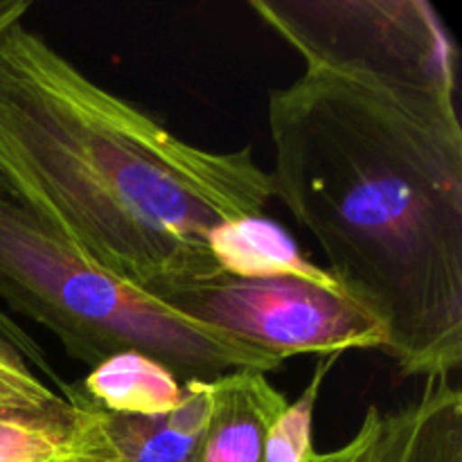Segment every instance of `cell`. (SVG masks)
Instances as JSON below:
<instances>
[{
    "label": "cell",
    "mask_w": 462,
    "mask_h": 462,
    "mask_svg": "<svg viewBox=\"0 0 462 462\" xmlns=\"http://www.w3.org/2000/svg\"><path fill=\"white\" fill-rule=\"evenodd\" d=\"M456 97L323 66L269 95L273 199L377 320L402 374L424 382L462 364Z\"/></svg>",
    "instance_id": "obj_1"
},
{
    "label": "cell",
    "mask_w": 462,
    "mask_h": 462,
    "mask_svg": "<svg viewBox=\"0 0 462 462\" xmlns=\"http://www.w3.org/2000/svg\"><path fill=\"white\" fill-rule=\"evenodd\" d=\"M0 188L72 251L153 298L221 275L208 235L273 199L251 147L179 138L25 21L0 34Z\"/></svg>",
    "instance_id": "obj_2"
},
{
    "label": "cell",
    "mask_w": 462,
    "mask_h": 462,
    "mask_svg": "<svg viewBox=\"0 0 462 462\" xmlns=\"http://www.w3.org/2000/svg\"><path fill=\"white\" fill-rule=\"evenodd\" d=\"M0 300L90 368L126 350L161 361L179 382H212L235 370L266 374L284 365L280 356L199 323L86 260L3 188Z\"/></svg>",
    "instance_id": "obj_3"
},
{
    "label": "cell",
    "mask_w": 462,
    "mask_h": 462,
    "mask_svg": "<svg viewBox=\"0 0 462 462\" xmlns=\"http://www.w3.org/2000/svg\"><path fill=\"white\" fill-rule=\"evenodd\" d=\"M305 66L458 95V57L436 9L422 0H251Z\"/></svg>",
    "instance_id": "obj_4"
},
{
    "label": "cell",
    "mask_w": 462,
    "mask_h": 462,
    "mask_svg": "<svg viewBox=\"0 0 462 462\" xmlns=\"http://www.w3.org/2000/svg\"><path fill=\"white\" fill-rule=\"evenodd\" d=\"M180 314L280 356L382 350L377 320L337 289L296 278L217 275L158 298Z\"/></svg>",
    "instance_id": "obj_5"
},
{
    "label": "cell",
    "mask_w": 462,
    "mask_h": 462,
    "mask_svg": "<svg viewBox=\"0 0 462 462\" xmlns=\"http://www.w3.org/2000/svg\"><path fill=\"white\" fill-rule=\"evenodd\" d=\"M0 462H116L104 415L34 373L0 341Z\"/></svg>",
    "instance_id": "obj_6"
},
{
    "label": "cell",
    "mask_w": 462,
    "mask_h": 462,
    "mask_svg": "<svg viewBox=\"0 0 462 462\" xmlns=\"http://www.w3.org/2000/svg\"><path fill=\"white\" fill-rule=\"evenodd\" d=\"M287 397L257 370H235L210 382V415L197 462H262L271 427Z\"/></svg>",
    "instance_id": "obj_7"
},
{
    "label": "cell",
    "mask_w": 462,
    "mask_h": 462,
    "mask_svg": "<svg viewBox=\"0 0 462 462\" xmlns=\"http://www.w3.org/2000/svg\"><path fill=\"white\" fill-rule=\"evenodd\" d=\"M208 248L224 275L244 280L296 278L323 289H337V280L307 260L291 235L264 215L226 221L208 235Z\"/></svg>",
    "instance_id": "obj_8"
},
{
    "label": "cell",
    "mask_w": 462,
    "mask_h": 462,
    "mask_svg": "<svg viewBox=\"0 0 462 462\" xmlns=\"http://www.w3.org/2000/svg\"><path fill=\"white\" fill-rule=\"evenodd\" d=\"M374 462H462V395L429 379L411 404L383 413Z\"/></svg>",
    "instance_id": "obj_9"
},
{
    "label": "cell",
    "mask_w": 462,
    "mask_h": 462,
    "mask_svg": "<svg viewBox=\"0 0 462 462\" xmlns=\"http://www.w3.org/2000/svg\"><path fill=\"white\" fill-rule=\"evenodd\" d=\"M102 415L116 462H197L210 415V382H185L183 404L167 415Z\"/></svg>",
    "instance_id": "obj_10"
},
{
    "label": "cell",
    "mask_w": 462,
    "mask_h": 462,
    "mask_svg": "<svg viewBox=\"0 0 462 462\" xmlns=\"http://www.w3.org/2000/svg\"><path fill=\"white\" fill-rule=\"evenodd\" d=\"M75 388L86 402L120 418H158L185 400V382L161 361L135 350L108 356Z\"/></svg>",
    "instance_id": "obj_11"
},
{
    "label": "cell",
    "mask_w": 462,
    "mask_h": 462,
    "mask_svg": "<svg viewBox=\"0 0 462 462\" xmlns=\"http://www.w3.org/2000/svg\"><path fill=\"white\" fill-rule=\"evenodd\" d=\"M338 356L341 355L325 356L316 373L311 374V382L307 383L302 395L287 404L278 422L271 427L262 462H310L314 458V433H311L314 431V411L325 377Z\"/></svg>",
    "instance_id": "obj_12"
},
{
    "label": "cell",
    "mask_w": 462,
    "mask_h": 462,
    "mask_svg": "<svg viewBox=\"0 0 462 462\" xmlns=\"http://www.w3.org/2000/svg\"><path fill=\"white\" fill-rule=\"evenodd\" d=\"M30 9V0H0V34H3L9 25H14V23L25 21ZM0 341L7 343L12 350H16L18 355L25 359V364L30 365L34 373H39V377H43L45 382L52 383L57 391L66 393V395L70 393V386L63 383L61 379H59V374L54 373L52 365H50L48 355H45L43 347L30 337L27 329H23L21 325L14 320L12 314H9L7 310H3V307H0Z\"/></svg>",
    "instance_id": "obj_13"
},
{
    "label": "cell",
    "mask_w": 462,
    "mask_h": 462,
    "mask_svg": "<svg viewBox=\"0 0 462 462\" xmlns=\"http://www.w3.org/2000/svg\"><path fill=\"white\" fill-rule=\"evenodd\" d=\"M382 427L383 411L374 404L368 406L359 429L346 445L334 451H325V454L316 451L310 462H374L379 438H382Z\"/></svg>",
    "instance_id": "obj_14"
}]
</instances>
